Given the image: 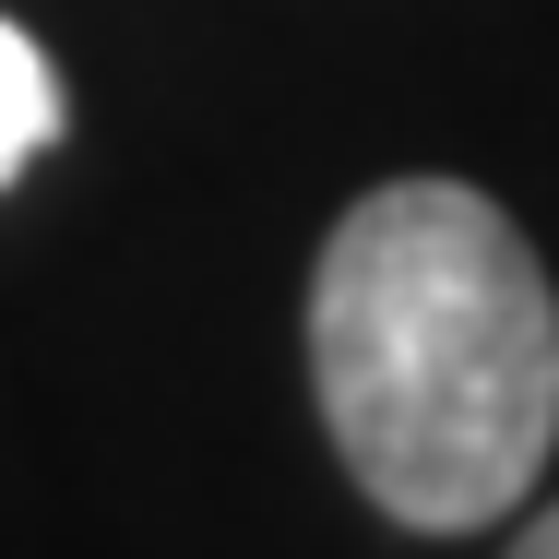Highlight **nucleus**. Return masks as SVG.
<instances>
[{
	"instance_id": "1",
	"label": "nucleus",
	"mask_w": 559,
	"mask_h": 559,
	"mask_svg": "<svg viewBox=\"0 0 559 559\" xmlns=\"http://www.w3.org/2000/svg\"><path fill=\"white\" fill-rule=\"evenodd\" d=\"M310 393L345 476L417 524H500L559 441V298L464 179H381L310 274Z\"/></svg>"
},
{
	"instance_id": "2",
	"label": "nucleus",
	"mask_w": 559,
	"mask_h": 559,
	"mask_svg": "<svg viewBox=\"0 0 559 559\" xmlns=\"http://www.w3.org/2000/svg\"><path fill=\"white\" fill-rule=\"evenodd\" d=\"M48 143H60V72H48V48L0 12V191H12Z\"/></svg>"
},
{
	"instance_id": "3",
	"label": "nucleus",
	"mask_w": 559,
	"mask_h": 559,
	"mask_svg": "<svg viewBox=\"0 0 559 559\" xmlns=\"http://www.w3.org/2000/svg\"><path fill=\"white\" fill-rule=\"evenodd\" d=\"M512 559H559V500H548V512H536V536H524V548H512Z\"/></svg>"
}]
</instances>
